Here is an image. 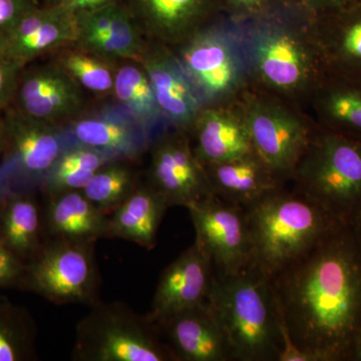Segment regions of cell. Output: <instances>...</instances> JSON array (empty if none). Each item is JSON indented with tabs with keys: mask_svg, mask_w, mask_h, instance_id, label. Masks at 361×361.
Returning <instances> with one entry per match:
<instances>
[{
	"mask_svg": "<svg viewBox=\"0 0 361 361\" xmlns=\"http://www.w3.org/2000/svg\"><path fill=\"white\" fill-rule=\"evenodd\" d=\"M289 334L315 361L353 357L361 330V243L341 225L270 280Z\"/></svg>",
	"mask_w": 361,
	"mask_h": 361,
	"instance_id": "cell-1",
	"label": "cell"
},
{
	"mask_svg": "<svg viewBox=\"0 0 361 361\" xmlns=\"http://www.w3.org/2000/svg\"><path fill=\"white\" fill-rule=\"evenodd\" d=\"M312 16L286 7L239 25L251 87L306 111L326 78L316 47Z\"/></svg>",
	"mask_w": 361,
	"mask_h": 361,
	"instance_id": "cell-2",
	"label": "cell"
},
{
	"mask_svg": "<svg viewBox=\"0 0 361 361\" xmlns=\"http://www.w3.org/2000/svg\"><path fill=\"white\" fill-rule=\"evenodd\" d=\"M250 270L270 281L341 226L320 207L285 187L247 207Z\"/></svg>",
	"mask_w": 361,
	"mask_h": 361,
	"instance_id": "cell-3",
	"label": "cell"
},
{
	"mask_svg": "<svg viewBox=\"0 0 361 361\" xmlns=\"http://www.w3.org/2000/svg\"><path fill=\"white\" fill-rule=\"evenodd\" d=\"M208 302L229 343L232 360L278 361L281 342L270 282L250 270L214 271Z\"/></svg>",
	"mask_w": 361,
	"mask_h": 361,
	"instance_id": "cell-4",
	"label": "cell"
},
{
	"mask_svg": "<svg viewBox=\"0 0 361 361\" xmlns=\"http://www.w3.org/2000/svg\"><path fill=\"white\" fill-rule=\"evenodd\" d=\"M290 182L297 194L351 227L361 210V142L317 125Z\"/></svg>",
	"mask_w": 361,
	"mask_h": 361,
	"instance_id": "cell-5",
	"label": "cell"
},
{
	"mask_svg": "<svg viewBox=\"0 0 361 361\" xmlns=\"http://www.w3.org/2000/svg\"><path fill=\"white\" fill-rule=\"evenodd\" d=\"M172 51L203 106L236 103L251 87L240 26L225 16Z\"/></svg>",
	"mask_w": 361,
	"mask_h": 361,
	"instance_id": "cell-6",
	"label": "cell"
},
{
	"mask_svg": "<svg viewBox=\"0 0 361 361\" xmlns=\"http://www.w3.org/2000/svg\"><path fill=\"white\" fill-rule=\"evenodd\" d=\"M78 322L75 361H174L155 322L127 304L99 300Z\"/></svg>",
	"mask_w": 361,
	"mask_h": 361,
	"instance_id": "cell-7",
	"label": "cell"
},
{
	"mask_svg": "<svg viewBox=\"0 0 361 361\" xmlns=\"http://www.w3.org/2000/svg\"><path fill=\"white\" fill-rule=\"evenodd\" d=\"M238 103L254 152L279 179L290 182L317 123L306 111L255 87H249Z\"/></svg>",
	"mask_w": 361,
	"mask_h": 361,
	"instance_id": "cell-8",
	"label": "cell"
},
{
	"mask_svg": "<svg viewBox=\"0 0 361 361\" xmlns=\"http://www.w3.org/2000/svg\"><path fill=\"white\" fill-rule=\"evenodd\" d=\"M96 243L45 239L39 253L25 263L18 290L37 294L54 305L101 300Z\"/></svg>",
	"mask_w": 361,
	"mask_h": 361,
	"instance_id": "cell-9",
	"label": "cell"
},
{
	"mask_svg": "<svg viewBox=\"0 0 361 361\" xmlns=\"http://www.w3.org/2000/svg\"><path fill=\"white\" fill-rule=\"evenodd\" d=\"M4 113L6 147L2 172L13 188V184H40L68 146V133L61 126L26 116L13 106Z\"/></svg>",
	"mask_w": 361,
	"mask_h": 361,
	"instance_id": "cell-10",
	"label": "cell"
},
{
	"mask_svg": "<svg viewBox=\"0 0 361 361\" xmlns=\"http://www.w3.org/2000/svg\"><path fill=\"white\" fill-rule=\"evenodd\" d=\"M147 184L164 197L169 207L188 208L214 196L189 134L169 125L152 147Z\"/></svg>",
	"mask_w": 361,
	"mask_h": 361,
	"instance_id": "cell-11",
	"label": "cell"
},
{
	"mask_svg": "<svg viewBox=\"0 0 361 361\" xmlns=\"http://www.w3.org/2000/svg\"><path fill=\"white\" fill-rule=\"evenodd\" d=\"M187 209L196 232L195 242L210 257L214 271L228 275L245 270L250 242L244 208L214 195Z\"/></svg>",
	"mask_w": 361,
	"mask_h": 361,
	"instance_id": "cell-12",
	"label": "cell"
},
{
	"mask_svg": "<svg viewBox=\"0 0 361 361\" xmlns=\"http://www.w3.org/2000/svg\"><path fill=\"white\" fill-rule=\"evenodd\" d=\"M84 92L56 63L25 66L11 106L26 116L63 127L85 113Z\"/></svg>",
	"mask_w": 361,
	"mask_h": 361,
	"instance_id": "cell-13",
	"label": "cell"
},
{
	"mask_svg": "<svg viewBox=\"0 0 361 361\" xmlns=\"http://www.w3.org/2000/svg\"><path fill=\"white\" fill-rule=\"evenodd\" d=\"M149 42L173 49L224 16L222 0H123Z\"/></svg>",
	"mask_w": 361,
	"mask_h": 361,
	"instance_id": "cell-14",
	"label": "cell"
},
{
	"mask_svg": "<svg viewBox=\"0 0 361 361\" xmlns=\"http://www.w3.org/2000/svg\"><path fill=\"white\" fill-rule=\"evenodd\" d=\"M153 322L174 361L232 360L229 343L208 301Z\"/></svg>",
	"mask_w": 361,
	"mask_h": 361,
	"instance_id": "cell-15",
	"label": "cell"
},
{
	"mask_svg": "<svg viewBox=\"0 0 361 361\" xmlns=\"http://www.w3.org/2000/svg\"><path fill=\"white\" fill-rule=\"evenodd\" d=\"M75 16L59 6H37L21 18L0 51L23 70L35 59L77 42Z\"/></svg>",
	"mask_w": 361,
	"mask_h": 361,
	"instance_id": "cell-16",
	"label": "cell"
},
{
	"mask_svg": "<svg viewBox=\"0 0 361 361\" xmlns=\"http://www.w3.org/2000/svg\"><path fill=\"white\" fill-rule=\"evenodd\" d=\"M214 266L205 251L194 242L161 273L147 313L152 322L208 301Z\"/></svg>",
	"mask_w": 361,
	"mask_h": 361,
	"instance_id": "cell-17",
	"label": "cell"
},
{
	"mask_svg": "<svg viewBox=\"0 0 361 361\" xmlns=\"http://www.w3.org/2000/svg\"><path fill=\"white\" fill-rule=\"evenodd\" d=\"M139 63L148 73L166 122L189 134L204 106L174 51L149 42L148 49Z\"/></svg>",
	"mask_w": 361,
	"mask_h": 361,
	"instance_id": "cell-18",
	"label": "cell"
},
{
	"mask_svg": "<svg viewBox=\"0 0 361 361\" xmlns=\"http://www.w3.org/2000/svg\"><path fill=\"white\" fill-rule=\"evenodd\" d=\"M311 28L326 77L361 87V4L312 16Z\"/></svg>",
	"mask_w": 361,
	"mask_h": 361,
	"instance_id": "cell-19",
	"label": "cell"
},
{
	"mask_svg": "<svg viewBox=\"0 0 361 361\" xmlns=\"http://www.w3.org/2000/svg\"><path fill=\"white\" fill-rule=\"evenodd\" d=\"M189 135L195 155L203 165L255 153L238 102L204 106Z\"/></svg>",
	"mask_w": 361,
	"mask_h": 361,
	"instance_id": "cell-20",
	"label": "cell"
},
{
	"mask_svg": "<svg viewBox=\"0 0 361 361\" xmlns=\"http://www.w3.org/2000/svg\"><path fill=\"white\" fill-rule=\"evenodd\" d=\"M63 128L77 144L99 149L118 160L137 161L148 145V130L130 115L84 114Z\"/></svg>",
	"mask_w": 361,
	"mask_h": 361,
	"instance_id": "cell-21",
	"label": "cell"
},
{
	"mask_svg": "<svg viewBox=\"0 0 361 361\" xmlns=\"http://www.w3.org/2000/svg\"><path fill=\"white\" fill-rule=\"evenodd\" d=\"M204 167L214 195L244 209L286 185L256 153Z\"/></svg>",
	"mask_w": 361,
	"mask_h": 361,
	"instance_id": "cell-22",
	"label": "cell"
},
{
	"mask_svg": "<svg viewBox=\"0 0 361 361\" xmlns=\"http://www.w3.org/2000/svg\"><path fill=\"white\" fill-rule=\"evenodd\" d=\"M44 214L47 238L92 242L109 238L110 216L102 212L82 191L49 196Z\"/></svg>",
	"mask_w": 361,
	"mask_h": 361,
	"instance_id": "cell-23",
	"label": "cell"
},
{
	"mask_svg": "<svg viewBox=\"0 0 361 361\" xmlns=\"http://www.w3.org/2000/svg\"><path fill=\"white\" fill-rule=\"evenodd\" d=\"M45 239L44 217L35 197L11 190L0 204V245L25 264L39 253Z\"/></svg>",
	"mask_w": 361,
	"mask_h": 361,
	"instance_id": "cell-24",
	"label": "cell"
},
{
	"mask_svg": "<svg viewBox=\"0 0 361 361\" xmlns=\"http://www.w3.org/2000/svg\"><path fill=\"white\" fill-rule=\"evenodd\" d=\"M167 201L148 184L140 185L110 215L109 238L133 242L142 248H155Z\"/></svg>",
	"mask_w": 361,
	"mask_h": 361,
	"instance_id": "cell-25",
	"label": "cell"
},
{
	"mask_svg": "<svg viewBox=\"0 0 361 361\" xmlns=\"http://www.w3.org/2000/svg\"><path fill=\"white\" fill-rule=\"evenodd\" d=\"M319 127L361 142V87L326 78L310 108Z\"/></svg>",
	"mask_w": 361,
	"mask_h": 361,
	"instance_id": "cell-26",
	"label": "cell"
},
{
	"mask_svg": "<svg viewBox=\"0 0 361 361\" xmlns=\"http://www.w3.org/2000/svg\"><path fill=\"white\" fill-rule=\"evenodd\" d=\"M116 160L99 149L73 142L68 145L40 183L47 197L82 191L99 169Z\"/></svg>",
	"mask_w": 361,
	"mask_h": 361,
	"instance_id": "cell-27",
	"label": "cell"
},
{
	"mask_svg": "<svg viewBox=\"0 0 361 361\" xmlns=\"http://www.w3.org/2000/svg\"><path fill=\"white\" fill-rule=\"evenodd\" d=\"M114 96L148 132L161 123L168 125L157 103L148 73L137 61H128L116 68Z\"/></svg>",
	"mask_w": 361,
	"mask_h": 361,
	"instance_id": "cell-28",
	"label": "cell"
},
{
	"mask_svg": "<svg viewBox=\"0 0 361 361\" xmlns=\"http://www.w3.org/2000/svg\"><path fill=\"white\" fill-rule=\"evenodd\" d=\"M37 338L30 310L0 294V361L37 360Z\"/></svg>",
	"mask_w": 361,
	"mask_h": 361,
	"instance_id": "cell-29",
	"label": "cell"
},
{
	"mask_svg": "<svg viewBox=\"0 0 361 361\" xmlns=\"http://www.w3.org/2000/svg\"><path fill=\"white\" fill-rule=\"evenodd\" d=\"M126 160H113L92 176L82 190L87 199L106 215L115 212L140 186L137 172Z\"/></svg>",
	"mask_w": 361,
	"mask_h": 361,
	"instance_id": "cell-30",
	"label": "cell"
},
{
	"mask_svg": "<svg viewBox=\"0 0 361 361\" xmlns=\"http://www.w3.org/2000/svg\"><path fill=\"white\" fill-rule=\"evenodd\" d=\"M114 63L75 45L58 51L56 61L82 90L101 96L114 94L116 70Z\"/></svg>",
	"mask_w": 361,
	"mask_h": 361,
	"instance_id": "cell-31",
	"label": "cell"
},
{
	"mask_svg": "<svg viewBox=\"0 0 361 361\" xmlns=\"http://www.w3.org/2000/svg\"><path fill=\"white\" fill-rule=\"evenodd\" d=\"M223 14L236 25H244L286 8V0H222Z\"/></svg>",
	"mask_w": 361,
	"mask_h": 361,
	"instance_id": "cell-32",
	"label": "cell"
},
{
	"mask_svg": "<svg viewBox=\"0 0 361 361\" xmlns=\"http://www.w3.org/2000/svg\"><path fill=\"white\" fill-rule=\"evenodd\" d=\"M37 6L35 0H0V47L25 14Z\"/></svg>",
	"mask_w": 361,
	"mask_h": 361,
	"instance_id": "cell-33",
	"label": "cell"
},
{
	"mask_svg": "<svg viewBox=\"0 0 361 361\" xmlns=\"http://www.w3.org/2000/svg\"><path fill=\"white\" fill-rule=\"evenodd\" d=\"M20 71V68L13 65L0 51V111L6 110L13 104Z\"/></svg>",
	"mask_w": 361,
	"mask_h": 361,
	"instance_id": "cell-34",
	"label": "cell"
},
{
	"mask_svg": "<svg viewBox=\"0 0 361 361\" xmlns=\"http://www.w3.org/2000/svg\"><path fill=\"white\" fill-rule=\"evenodd\" d=\"M287 6L310 16L334 13L357 6L361 0H286Z\"/></svg>",
	"mask_w": 361,
	"mask_h": 361,
	"instance_id": "cell-35",
	"label": "cell"
},
{
	"mask_svg": "<svg viewBox=\"0 0 361 361\" xmlns=\"http://www.w3.org/2000/svg\"><path fill=\"white\" fill-rule=\"evenodd\" d=\"M25 264L0 245V289H20Z\"/></svg>",
	"mask_w": 361,
	"mask_h": 361,
	"instance_id": "cell-36",
	"label": "cell"
},
{
	"mask_svg": "<svg viewBox=\"0 0 361 361\" xmlns=\"http://www.w3.org/2000/svg\"><path fill=\"white\" fill-rule=\"evenodd\" d=\"M118 1L121 0H61L58 6L63 7L68 13L75 14L97 11Z\"/></svg>",
	"mask_w": 361,
	"mask_h": 361,
	"instance_id": "cell-37",
	"label": "cell"
},
{
	"mask_svg": "<svg viewBox=\"0 0 361 361\" xmlns=\"http://www.w3.org/2000/svg\"><path fill=\"white\" fill-rule=\"evenodd\" d=\"M13 189V188L11 187V183H9L8 180L6 179L4 172L0 170V204H1L4 197H6V195L11 192V190Z\"/></svg>",
	"mask_w": 361,
	"mask_h": 361,
	"instance_id": "cell-38",
	"label": "cell"
},
{
	"mask_svg": "<svg viewBox=\"0 0 361 361\" xmlns=\"http://www.w3.org/2000/svg\"><path fill=\"white\" fill-rule=\"evenodd\" d=\"M4 111H0V157L2 156L6 147V129H4Z\"/></svg>",
	"mask_w": 361,
	"mask_h": 361,
	"instance_id": "cell-39",
	"label": "cell"
},
{
	"mask_svg": "<svg viewBox=\"0 0 361 361\" xmlns=\"http://www.w3.org/2000/svg\"><path fill=\"white\" fill-rule=\"evenodd\" d=\"M353 358L361 361V330L356 338L355 348H353Z\"/></svg>",
	"mask_w": 361,
	"mask_h": 361,
	"instance_id": "cell-40",
	"label": "cell"
},
{
	"mask_svg": "<svg viewBox=\"0 0 361 361\" xmlns=\"http://www.w3.org/2000/svg\"><path fill=\"white\" fill-rule=\"evenodd\" d=\"M351 228H353V232L355 233L356 237L361 243V210L358 213L357 217L355 218V222L351 225Z\"/></svg>",
	"mask_w": 361,
	"mask_h": 361,
	"instance_id": "cell-41",
	"label": "cell"
},
{
	"mask_svg": "<svg viewBox=\"0 0 361 361\" xmlns=\"http://www.w3.org/2000/svg\"><path fill=\"white\" fill-rule=\"evenodd\" d=\"M47 6H58L61 0H45Z\"/></svg>",
	"mask_w": 361,
	"mask_h": 361,
	"instance_id": "cell-42",
	"label": "cell"
}]
</instances>
